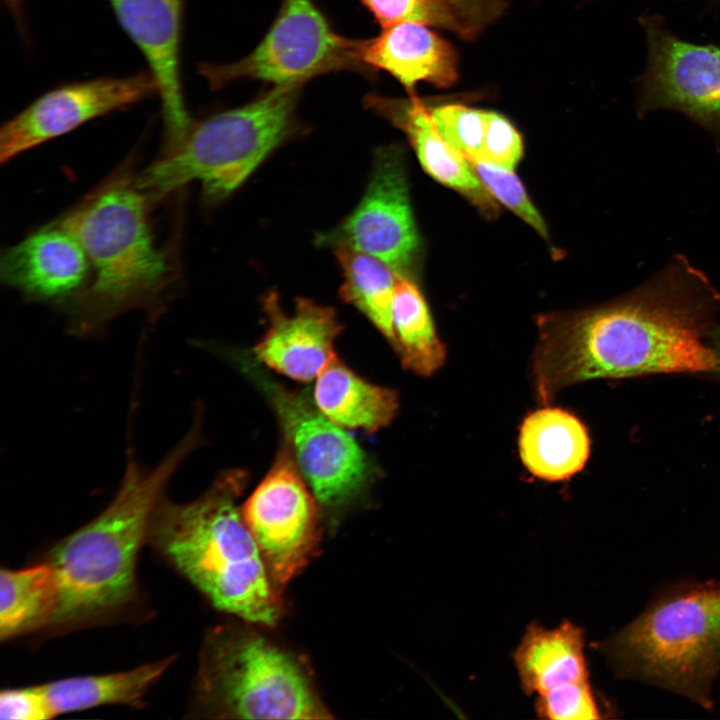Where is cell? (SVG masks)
Returning a JSON list of instances; mask_svg holds the SVG:
<instances>
[{
	"label": "cell",
	"mask_w": 720,
	"mask_h": 720,
	"mask_svg": "<svg viewBox=\"0 0 720 720\" xmlns=\"http://www.w3.org/2000/svg\"><path fill=\"white\" fill-rule=\"evenodd\" d=\"M523 156L522 136L503 115L485 111V135L480 157L495 165L514 170Z\"/></svg>",
	"instance_id": "f1b7e54d"
},
{
	"label": "cell",
	"mask_w": 720,
	"mask_h": 720,
	"mask_svg": "<svg viewBox=\"0 0 720 720\" xmlns=\"http://www.w3.org/2000/svg\"><path fill=\"white\" fill-rule=\"evenodd\" d=\"M712 349L716 355L720 358V326L715 327L710 332Z\"/></svg>",
	"instance_id": "d6a6232c"
},
{
	"label": "cell",
	"mask_w": 720,
	"mask_h": 720,
	"mask_svg": "<svg viewBox=\"0 0 720 720\" xmlns=\"http://www.w3.org/2000/svg\"><path fill=\"white\" fill-rule=\"evenodd\" d=\"M648 57L637 78L639 116L672 109L720 135V47L674 35L659 15L641 16Z\"/></svg>",
	"instance_id": "8fae6325"
},
{
	"label": "cell",
	"mask_w": 720,
	"mask_h": 720,
	"mask_svg": "<svg viewBox=\"0 0 720 720\" xmlns=\"http://www.w3.org/2000/svg\"><path fill=\"white\" fill-rule=\"evenodd\" d=\"M149 205L135 180L117 176L57 221L79 241L94 274L68 302L73 335L95 336L131 309L159 310L171 269L154 243Z\"/></svg>",
	"instance_id": "3957f363"
},
{
	"label": "cell",
	"mask_w": 720,
	"mask_h": 720,
	"mask_svg": "<svg viewBox=\"0 0 720 720\" xmlns=\"http://www.w3.org/2000/svg\"><path fill=\"white\" fill-rule=\"evenodd\" d=\"M307 484L285 443L241 507L244 521L280 591L318 552L320 505Z\"/></svg>",
	"instance_id": "30bf717a"
},
{
	"label": "cell",
	"mask_w": 720,
	"mask_h": 720,
	"mask_svg": "<svg viewBox=\"0 0 720 720\" xmlns=\"http://www.w3.org/2000/svg\"><path fill=\"white\" fill-rule=\"evenodd\" d=\"M314 403L334 423L367 432L389 425L399 409L395 391L364 380L336 356L316 377Z\"/></svg>",
	"instance_id": "44dd1931"
},
{
	"label": "cell",
	"mask_w": 720,
	"mask_h": 720,
	"mask_svg": "<svg viewBox=\"0 0 720 720\" xmlns=\"http://www.w3.org/2000/svg\"><path fill=\"white\" fill-rule=\"evenodd\" d=\"M523 691L540 718L600 717L588 679L582 631L570 621L549 629L531 623L513 654Z\"/></svg>",
	"instance_id": "5bb4252c"
},
{
	"label": "cell",
	"mask_w": 720,
	"mask_h": 720,
	"mask_svg": "<svg viewBox=\"0 0 720 720\" xmlns=\"http://www.w3.org/2000/svg\"><path fill=\"white\" fill-rule=\"evenodd\" d=\"M468 161L478 179L494 199L511 210L541 237L549 238L544 219L513 170L484 160Z\"/></svg>",
	"instance_id": "4316f807"
},
{
	"label": "cell",
	"mask_w": 720,
	"mask_h": 720,
	"mask_svg": "<svg viewBox=\"0 0 720 720\" xmlns=\"http://www.w3.org/2000/svg\"><path fill=\"white\" fill-rule=\"evenodd\" d=\"M333 248L343 276L341 299L361 312L392 346V305L398 274L372 255L344 246Z\"/></svg>",
	"instance_id": "cb8c5ba5"
},
{
	"label": "cell",
	"mask_w": 720,
	"mask_h": 720,
	"mask_svg": "<svg viewBox=\"0 0 720 720\" xmlns=\"http://www.w3.org/2000/svg\"><path fill=\"white\" fill-rule=\"evenodd\" d=\"M518 448L523 465L532 475L562 481L585 466L590 438L583 423L569 411L543 407L522 421Z\"/></svg>",
	"instance_id": "ffe728a7"
},
{
	"label": "cell",
	"mask_w": 720,
	"mask_h": 720,
	"mask_svg": "<svg viewBox=\"0 0 720 720\" xmlns=\"http://www.w3.org/2000/svg\"><path fill=\"white\" fill-rule=\"evenodd\" d=\"M440 136L468 160L478 159L485 135V111L450 103L429 108Z\"/></svg>",
	"instance_id": "83f0119b"
},
{
	"label": "cell",
	"mask_w": 720,
	"mask_h": 720,
	"mask_svg": "<svg viewBox=\"0 0 720 720\" xmlns=\"http://www.w3.org/2000/svg\"><path fill=\"white\" fill-rule=\"evenodd\" d=\"M364 105L406 134L428 175L462 194L488 218L497 216L495 199L468 159L440 136L424 102L414 96L397 98L372 93L365 97Z\"/></svg>",
	"instance_id": "ac0fdd59"
},
{
	"label": "cell",
	"mask_w": 720,
	"mask_h": 720,
	"mask_svg": "<svg viewBox=\"0 0 720 720\" xmlns=\"http://www.w3.org/2000/svg\"><path fill=\"white\" fill-rule=\"evenodd\" d=\"M356 52L372 73L387 72L410 93L420 82L446 88L458 78L455 49L424 24L385 27L375 37L356 40Z\"/></svg>",
	"instance_id": "d6986e66"
},
{
	"label": "cell",
	"mask_w": 720,
	"mask_h": 720,
	"mask_svg": "<svg viewBox=\"0 0 720 720\" xmlns=\"http://www.w3.org/2000/svg\"><path fill=\"white\" fill-rule=\"evenodd\" d=\"M247 481V472L231 469L189 503L162 498L149 530L159 550L215 607L271 627L285 607L237 505Z\"/></svg>",
	"instance_id": "7a4b0ae2"
},
{
	"label": "cell",
	"mask_w": 720,
	"mask_h": 720,
	"mask_svg": "<svg viewBox=\"0 0 720 720\" xmlns=\"http://www.w3.org/2000/svg\"><path fill=\"white\" fill-rule=\"evenodd\" d=\"M382 26L420 23L449 30L470 40L475 37L447 0H359Z\"/></svg>",
	"instance_id": "484cf974"
},
{
	"label": "cell",
	"mask_w": 720,
	"mask_h": 720,
	"mask_svg": "<svg viewBox=\"0 0 720 720\" xmlns=\"http://www.w3.org/2000/svg\"><path fill=\"white\" fill-rule=\"evenodd\" d=\"M234 360L270 402L301 474L319 505L335 519L373 480L375 469L367 453L304 393L279 384L246 357Z\"/></svg>",
	"instance_id": "ba28073f"
},
{
	"label": "cell",
	"mask_w": 720,
	"mask_h": 720,
	"mask_svg": "<svg viewBox=\"0 0 720 720\" xmlns=\"http://www.w3.org/2000/svg\"><path fill=\"white\" fill-rule=\"evenodd\" d=\"M171 662L166 658L125 672L62 679L41 689L54 715L107 704H137Z\"/></svg>",
	"instance_id": "603a6c76"
},
{
	"label": "cell",
	"mask_w": 720,
	"mask_h": 720,
	"mask_svg": "<svg viewBox=\"0 0 720 720\" xmlns=\"http://www.w3.org/2000/svg\"><path fill=\"white\" fill-rule=\"evenodd\" d=\"M459 19L476 36L506 9L503 0H447Z\"/></svg>",
	"instance_id": "4dcf8cb0"
},
{
	"label": "cell",
	"mask_w": 720,
	"mask_h": 720,
	"mask_svg": "<svg viewBox=\"0 0 720 720\" xmlns=\"http://www.w3.org/2000/svg\"><path fill=\"white\" fill-rule=\"evenodd\" d=\"M6 7L10 10L12 15L16 18L18 25H23V2L24 0H2Z\"/></svg>",
	"instance_id": "1f68e13d"
},
{
	"label": "cell",
	"mask_w": 720,
	"mask_h": 720,
	"mask_svg": "<svg viewBox=\"0 0 720 720\" xmlns=\"http://www.w3.org/2000/svg\"><path fill=\"white\" fill-rule=\"evenodd\" d=\"M91 270L79 241L58 222L3 251L1 279L32 301L69 302L87 285Z\"/></svg>",
	"instance_id": "e0dca14e"
},
{
	"label": "cell",
	"mask_w": 720,
	"mask_h": 720,
	"mask_svg": "<svg viewBox=\"0 0 720 720\" xmlns=\"http://www.w3.org/2000/svg\"><path fill=\"white\" fill-rule=\"evenodd\" d=\"M53 716L41 686L9 689L0 695L2 720H43Z\"/></svg>",
	"instance_id": "f546056e"
},
{
	"label": "cell",
	"mask_w": 720,
	"mask_h": 720,
	"mask_svg": "<svg viewBox=\"0 0 720 720\" xmlns=\"http://www.w3.org/2000/svg\"><path fill=\"white\" fill-rule=\"evenodd\" d=\"M718 299L708 277L676 256L625 297L541 315L532 357L537 399L547 404L565 388L597 378L719 372L720 358L699 334Z\"/></svg>",
	"instance_id": "6da1fadb"
},
{
	"label": "cell",
	"mask_w": 720,
	"mask_h": 720,
	"mask_svg": "<svg viewBox=\"0 0 720 720\" xmlns=\"http://www.w3.org/2000/svg\"><path fill=\"white\" fill-rule=\"evenodd\" d=\"M319 242L372 255L398 275L413 279L420 241L404 157L396 145L376 152L370 179L358 205Z\"/></svg>",
	"instance_id": "7c38bea8"
},
{
	"label": "cell",
	"mask_w": 720,
	"mask_h": 720,
	"mask_svg": "<svg viewBox=\"0 0 720 720\" xmlns=\"http://www.w3.org/2000/svg\"><path fill=\"white\" fill-rule=\"evenodd\" d=\"M125 34L137 46L157 83L167 151L174 149L192 125L181 77L185 0H107Z\"/></svg>",
	"instance_id": "9a60e30c"
},
{
	"label": "cell",
	"mask_w": 720,
	"mask_h": 720,
	"mask_svg": "<svg viewBox=\"0 0 720 720\" xmlns=\"http://www.w3.org/2000/svg\"><path fill=\"white\" fill-rule=\"evenodd\" d=\"M58 600V582L50 564L0 573L2 640L50 622Z\"/></svg>",
	"instance_id": "d4e9b609"
},
{
	"label": "cell",
	"mask_w": 720,
	"mask_h": 720,
	"mask_svg": "<svg viewBox=\"0 0 720 720\" xmlns=\"http://www.w3.org/2000/svg\"><path fill=\"white\" fill-rule=\"evenodd\" d=\"M392 348L402 366L418 376L435 374L446 361V347L439 338L428 304L411 278L398 275L393 305Z\"/></svg>",
	"instance_id": "7402d4cb"
},
{
	"label": "cell",
	"mask_w": 720,
	"mask_h": 720,
	"mask_svg": "<svg viewBox=\"0 0 720 720\" xmlns=\"http://www.w3.org/2000/svg\"><path fill=\"white\" fill-rule=\"evenodd\" d=\"M201 410L183 438L153 468L129 458L117 494L94 520L51 556L58 582L52 623L68 622L125 603L133 593L136 557L168 481L202 444Z\"/></svg>",
	"instance_id": "277c9868"
},
{
	"label": "cell",
	"mask_w": 720,
	"mask_h": 720,
	"mask_svg": "<svg viewBox=\"0 0 720 720\" xmlns=\"http://www.w3.org/2000/svg\"><path fill=\"white\" fill-rule=\"evenodd\" d=\"M338 71L373 74L359 60L356 40L336 33L313 0H282L271 27L248 55L231 63L198 67L212 90L245 79L304 85Z\"/></svg>",
	"instance_id": "9c48e42d"
},
{
	"label": "cell",
	"mask_w": 720,
	"mask_h": 720,
	"mask_svg": "<svg viewBox=\"0 0 720 720\" xmlns=\"http://www.w3.org/2000/svg\"><path fill=\"white\" fill-rule=\"evenodd\" d=\"M303 85H273L250 102L192 122L181 143L143 170L136 186L150 201L198 181L208 203L233 193L291 136Z\"/></svg>",
	"instance_id": "5b68a950"
},
{
	"label": "cell",
	"mask_w": 720,
	"mask_h": 720,
	"mask_svg": "<svg viewBox=\"0 0 720 720\" xmlns=\"http://www.w3.org/2000/svg\"><path fill=\"white\" fill-rule=\"evenodd\" d=\"M157 92V83L149 71L56 86L2 126L0 161L8 162L31 148L95 118L127 109Z\"/></svg>",
	"instance_id": "4fadbf2b"
},
{
	"label": "cell",
	"mask_w": 720,
	"mask_h": 720,
	"mask_svg": "<svg viewBox=\"0 0 720 720\" xmlns=\"http://www.w3.org/2000/svg\"><path fill=\"white\" fill-rule=\"evenodd\" d=\"M268 325L254 346L265 365L287 377L310 381L336 356L334 344L343 326L336 311L308 298H298L286 313L278 295L264 297Z\"/></svg>",
	"instance_id": "2e32d148"
},
{
	"label": "cell",
	"mask_w": 720,
	"mask_h": 720,
	"mask_svg": "<svg viewBox=\"0 0 720 720\" xmlns=\"http://www.w3.org/2000/svg\"><path fill=\"white\" fill-rule=\"evenodd\" d=\"M603 649L623 673L706 704L720 665V584L668 594Z\"/></svg>",
	"instance_id": "52a82bcc"
},
{
	"label": "cell",
	"mask_w": 720,
	"mask_h": 720,
	"mask_svg": "<svg viewBox=\"0 0 720 720\" xmlns=\"http://www.w3.org/2000/svg\"><path fill=\"white\" fill-rule=\"evenodd\" d=\"M199 693L217 717L332 718L306 664L253 628L216 629L206 642Z\"/></svg>",
	"instance_id": "8992f818"
}]
</instances>
